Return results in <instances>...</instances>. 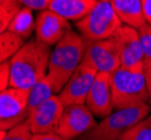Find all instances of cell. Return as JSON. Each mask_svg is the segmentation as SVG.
<instances>
[{"label": "cell", "instance_id": "cell-20", "mask_svg": "<svg viewBox=\"0 0 151 140\" xmlns=\"http://www.w3.org/2000/svg\"><path fill=\"white\" fill-rule=\"evenodd\" d=\"M121 140H151V115L127 131Z\"/></svg>", "mask_w": 151, "mask_h": 140}, {"label": "cell", "instance_id": "cell-23", "mask_svg": "<svg viewBox=\"0 0 151 140\" xmlns=\"http://www.w3.org/2000/svg\"><path fill=\"white\" fill-rule=\"evenodd\" d=\"M10 84V63L4 62L0 65V90L4 91L9 88Z\"/></svg>", "mask_w": 151, "mask_h": 140}, {"label": "cell", "instance_id": "cell-8", "mask_svg": "<svg viewBox=\"0 0 151 140\" xmlns=\"http://www.w3.org/2000/svg\"><path fill=\"white\" fill-rule=\"evenodd\" d=\"M82 63L91 66L98 73L113 74L121 67L120 54L111 39L90 40L85 38Z\"/></svg>", "mask_w": 151, "mask_h": 140}, {"label": "cell", "instance_id": "cell-28", "mask_svg": "<svg viewBox=\"0 0 151 140\" xmlns=\"http://www.w3.org/2000/svg\"><path fill=\"white\" fill-rule=\"evenodd\" d=\"M97 1H108V0H97Z\"/></svg>", "mask_w": 151, "mask_h": 140}, {"label": "cell", "instance_id": "cell-24", "mask_svg": "<svg viewBox=\"0 0 151 140\" xmlns=\"http://www.w3.org/2000/svg\"><path fill=\"white\" fill-rule=\"evenodd\" d=\"M23 7L29 8L31 10H41L44 11L49 9L51 0H19Z\"/></svg>", "mask_w": 151, "mask_h": 140}, {"label": "cell", "instance_id": "cell-4", "mask_svg": "<svg viewBox=\"0 0 151 140\" xmlns=\"http://www.w3.org/2000/svg\"><path fill=\"white\" fill-rule=\"evenodd\" d=\"M114 110L134 108L149 103V92L143 71L120 67L111 75Z\"/></svg>", "mask_w": 151, "mask_h": 140}, {"label": "cell", "instance_id": "cell-3", "mask_svg": "<svg viewBox=\"0 0 151 140\" xmlns=\"http://www.w3.org/2000/svg\"><path fill=\"white\" fill-rule=\"evenodd\" d=\"M150 112L151 105L149 103L134 108L115 110L97 122L91 130L82 134L79 140H121L127 131L150 115Z\"/></svg>", "mask_w": 151, "mask_h": 140}, {"label": "cell", "instance_id": "cell-15", "mask_svg": "<svg viewBox=\"0 0 151 140\" xmlns=\"http://www.w3.org/2000/svg\"><path fill=\"white\" fill-rule=\"evenodd\" d=\"M123 25L135 29L147 25L142 13L141 0H108Z\"/></svg>", "mask_w": 151, "mask_h": 140}, {"label": "cell", "instance_id": "cell-19", "mask_svg": "<svg viewBox=\"0 0 151 140\" xmlns=\"http://www.w3.org/2000/svg\"><path fill=\"white\" fill-rule=\"evenodd\" d=\"M23 5L19 0H2L0 1V32L8 29L10 23L20 11Z\"/></svg>", "mask_w": 151, "mask_h": 140}, {"label": "cell", "instance_id": "cell-10", "mask_svg": "<svg viewBox=\"0 0 151 140\" xmlns=\"http://www.w3.org/2000/svg\"><path fill=\"white\" fill-rule=\"evenodd\" d=\"M98 72L87 64L81 63L70 77L62 91L58 94L64 107L86 104V100Z\"/></svg>", "mask_w": 151, "mask_h": 140}, {"label": "cell", "instance_id": "cell-5", "mask_svg": "<svg viewBox=\"0 0 151 140\" xmlns=\"http://www.w3.org/2000/svg\"><path fill=\"white\" fill-rule=\"evenodd\" d=\"M122 26L123 23L108 1H98L85 18L76 21L82 37L90 40L111 38Z\"/></svg>", "mask_w": 151, "mask_h": 140}, {"label": "cell", "instance_id": "cell-6", "mask_svg": "<svg viewBox=\"0 0 151 140\" xmlns=\"http://www.w3.org/2000/svg\"><path fill=\"white\" fill-rule=\"evenodd\" d=\"M29 90L9 86L0 93V129L9 130L28 119Z\"/></svg>", "mask_w": 151, "mask_h": 140}, {"label": "cell", "instance_id": "cell-11", "mask_svg": "<svg viewBox=\"0 0 151 140\" xmlns=\"http://www.w3.org/2000/svg\"><path fill=\"white\" fill-rule=\"evenodd\" d=\"M63 110L64 105L58 95H53L47 101L38 105L29 113L27 119L32 132L34 134H55Z\"/></svg>", "mask_w": 151, "mask_h": 140}, {"label": "cell", "instance_id": "cell-27", "mask_svg": "<svg viewBox=\"0 0 151 140\" xmlns=\"http://www.w3.org/2000/svg\"><path fill=\"white\" fill-rule=\"evenodd\" d=\"M31 140H63V139L55 134H33Z\"/></svg>", "mask_w": 151, "mask_h": 140}, {"label": "cell", "instance_id": "cell-9", "mask_svg": "<svg viewBox=\"0 0 151 140\" xmlns=\"http://www.w3.org/2000/svg\"><path fill=\"white\" fill-rule=\"evenodd\" d=\"M94 113L86 104H72L64 107L55 134L63 140L79 139L96 126Z\"/></svg>", "mask_w": 151, "mask_h": 140}, {"label": "cell", "instance_id": "cell-1", "mask_svg": "<svg viewBox=\"0 0 151 140\" xmlns=\"http://www.w3.org/2000/svg\"><path fill=\"white\" fill-rule=\"evenodd\" d=\"M51 53L50 45L38 40L37 38L25 43L9 61V86L31 90L38 81L46 77Z\"/></svg>", "mask_w": 151, "mask_h": 140}, {"label": "cell", "instance_id": "cell-21", "mask_svg": "<svg viewBox=\"0 0 151 140\" xmlns=\"http://www.w3.org/2000/svg\"><path fill=\"white\" fill-rule=\"evenodd\" d=\"M33 134L29 122L26 120L25 122L7 130L6 137L2 140H31Z\"/></svg>", "mask_w": 151, "mask_h": 140}, {"label": "cell", "instance_id": "cell-13", "mask_svg": "<svg viewBox=\"0 0 151 140\" xmlns=\"http://www.w3.org/2000/svg\"><path fill=\"white\" fill-rule=\"evenodd\" d=\"M71 30L68 20L49 9L41 11L36 18V38L50 46H55Z\"/></svg>", "mask_w": 151, "mask_h": 140}, {"label": "cell", "instance_id": "cell-26", "mask_svg": "<svg viewBox=\"0 0 151 140\" xmlns=\"http://www.w3.org/2000/svg\"><path fill=\"white\" fill-rule=\"evenodd\" d=\"M142 13L147 24L151 25V0H141Z\"/></svg>", "mask_w": 151, "mask_h": 140}, {"label": "cell", "instance_id": "cell-16", "mask_svg": "<svg viewBox=\"0 0 151 140\" xmlns=\"http://www.w3.org/2000/svg\"><path fill=\"white\" fill-rule=\"evenodd\" d=\"M32 11L33 10H31L29 8L23 7L10 23L7 30L13 32L14 34L20 36L23 39L29 38L36 27V20H34Z\"/></svg>", "mask_w": 151, "mask_h": 140}, {"label": "cell", "instance_id": "cell-22", "mask_svg": "<svg viewBox=\"0 0 151 140\" xmlns=\"http://www.w3.org/2000/svg\"><path fill=\"white\" fill-rule=\"evenodd\" d=\"M140 42L145 54V63L151 59V25L147 24L138 29Z\"/></svg>", "mask_w": 151, "mask_h": 140}, {"label": "cell", "instance_id": "cell-12", "mask_svg": "<svg viewBox=\"0 0 151 140\" xmlns=\"http://www.w3.org/2000/svg\"><path fill=\"white\" fill-rule=\"evenodd\" d=\"M86 105L94 113L95 117L106 118L114 110L113 93H112V83L111 74L98 73L89 91Z\"/></svg>", "mask_w": 151, "mask_h": 140}, {"label": "cell", "instance_id": "cell-18", "mask_svg": "<svg viewBox=\"0 0 151 140\" xmlns=\"http://www.w3.org/2000/svg\"><path fill=\"white\" fill-rule=\"evenodd\" d=\"M25 45V39L10 30L0 34V61L1 63L10 61L12 57Z\"/></svg>", "mask_w": 151, "mask_h": 140}, {"label": "cell", "instance_id": "cell-7", "mask_svg": "<svg viewBox=\"0 0 151 140\" xmlns=\"http://www.w3.org/2000/svg\"><path fill=\"white\" fill-rule=\"evenodd\" d=\"M109 39L120 54L121 67L132 71L145 70V54L138 29L123 25Z\"/></svg>", "mask_w": 151, "mask_h": 140}, {"label": "cell", "instance_id": "cell-25", "mask_svg": "<svg viewBox=\"0 0 151 140\" xmlns=\"http://www.w3.org/2000/svg\"><path fill=\"white\" fill-rule=\"evenodd\" d=\"M143 73H145L148 92H149V104L151 105V59L145 63V70H143Z\"/></svg>", "mask_w": 151, "mask_h": 140}, {"label": "cell", "instance_id": "cell-17", "mask_svg": "<svg viewBox=\"0 0 151 140\" xmlns=\"http://www.w3.org/2000/svg\"><path fill=\"white\" fill-rule=\"evenodd\" d=\"M53 95H55L54 89L51 82L46 77L38 81L31 90H29V98H28V111L31 113L35 108L41 105L42 103L47 101ZM29 117V115H28Z\"/></svg>", "mask_w": 151, "mask_h": 140}, {"label": "cell", "instance_id": "cell-14", "mask_svg": "<svg viewBox=\"0 0 151 140\" xmlns=\"http://www.w3.org/2000/svg\"><path fill=\"white\" fill-rule=\"evenodd\" d=\"M97 0H51L49 10L67 20H81L96 6Z\"/></svg>", "mask_w": 151, "mask_h": 140}, {"label": "cell", "instance_id": "cell-29", "mask_svg": "<svg viewBox=\"0 0 151 140\" xmlns=\"http://www.w3.org/2000/svg\"><path fill=\"white\" fill-rule=\"evenodd\" d=\"M0 1H2V0H0Z\"/></svg>", "mask_w": 151, "mask_h": 140}, {"label": "cell", "instance_id": "cell-2", "mask_svg": "<svg viewBox=\"0 0 151 140\" xmlns=\"http://www.w3.org/2000/svg\"><path fill=\"white\" fill-rule=\"evenodd\" d=\"M83 55L85 38L72 30L54 46L51 53L47 78L55 94L62 91L70 77L82 63Z\"/></svg>", "mask_w": 151, "mask_h": 140}]
</instances>
